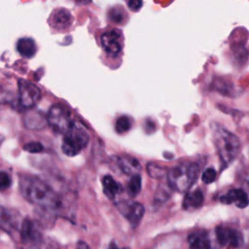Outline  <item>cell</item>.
<instances>
[{
    "mask_svg": "<svg viewBox=\"0 0 249 249\" xmlns=\"http://www.w3.org/2000/svg\"><path fill=\"white\" fill-rule=\"evenodd\" d=\"M19 190L27 201L46 211L54 212L62 206L58 195L37 176L20 175Z\"/></svg>",
    "mask_w": 249,
    "mask_h": 249,
    "instance_id": "cell-1",
    "label": "cell"
},
{
    "mask_svg": "<svg viewBox=\"0 0 249 249\" xmlns=\"http://www.w3.org/2000/svg\"><path fill=\"white\" fill-rule=\"evenodd\" d=\"M211 130L221 165L226 167L239 155L240 141L235 134L217 123H212Z\"/></svg>",
    "mask_w": 249,
    "mask_h": 249,
    "instance_id": "cell-2",
    "label": "cell"
},
{
    "mask_svg": "<svg viewBox=\"0 0 249 249\" xmlns=\"http://www.w3.org/2000/svg\"><path fill=\"white\" fill-rule=\"evenodd\" d=\"M199 166L196 162H182L167 170L168 186L179 193H185L191 189L196 181Z\"/></svg>",
    "mask_w": 249,
    "mask_h": 249,
    "instance_id": "cell-3",
    "label": "cell"
},
{
    "mask_svg": "<svg viewBox=\"0 0 249 249\" xmlns=\"http://www.w3.org/2000/svg\"><path fill=\"white\" fill-rule=\"evenodd\" d=\"M89 140L88 131L78 123L73 122L64 133L61 150L68 157H74L84 150Z\"/></svg>",
    "mask_w": 249,
    "mask_h": 249,
    "instance_id": "cell-4",
    "label": "cell"
},
{
    "mask_svg": "<svg viewBox=\"0 0 249 249\" xmlns=\"http://www.w3.org/2000/svg\"><path fill=\"white\" fill-rule=\"evenodd\" d=\"M124 44V37L123 31L119 28L113 27L106 29L100 35V45L104 53L111 57H118L122 55Z\"/></svg>",
    "mask_w": 249,
    "mask_h": 249,
    "instance_id": "cell-5",
    "label": "cell"
},
{
    "mask_svg": "<svg viewBox=\"0 0 249 249\" xmlns=\"http://www.w3.org/2000/svg\"><path fill=\"white\" fill-rule=\"evenodd\" d=\"M48 124L56 133L64 134L72 124L69 110L60 104L53 105L47 114Z\"/></svg>",
    "mask_w": 249,
    "mask_h": 249,
    "instance_id": "cell-6",
    "label": "cell"
},
{
    "mask_svg": "<svg viewBox=\"0 0 249 249\" xmlns=\"http://www.w3.org/2000/svg\"><path fill=\"white\" fill-rule=\"evenodd\" d=\"M19 236L24 249H42L43 247V234L39 230L37 224L30 219L22 220Z\"/></svg>",
    "mask_w": 249,
    "mask_h": 249,
    "instance_id": "cell-7",
    "label": "cell"
},
{
    "mask_svg": "<svg viewBox=\"0 0 249 249\" xmlns=\"http://www.w3.org/2000/svg\"><path fill=\"white\" fill-rule=\"evenodd\" d=\"M18 99L23 108L34 107L41 99V91L38 87L26 80H18Z\"/></svg>",
    "mask_w": 249,
    "mask_h": 249,
    "instance_id": "cell-8",
    "label": "cell"
},
{
    "mask_svg": "<svg viewBox=\"0 0 249 249\" xmlns=\"http://www.w3.org/2000/svg\"><path fill=\"white\" fill-rule=\"evenodd\" d=\"M116 207L125 217L132 228H136L139 225L145 212L144 206L136 201H119L116 203Z\"/></svg>",
    "mask_w": 249,
    "mask_h": 249,
    "instance_id": "cell-9",
    "label": "cell"
},
{
    "mask_svg": "<svg viewBox=\"0 0 249 249\" xmlns=\"http://www.w3.org/2000/svg\"><path fill=\"white\" fill-rule=\"evenodd\" d=\"M22 221L20 222L19 213L14 209L6 208L0 205V229L12 234L20 230Z\"/></svg>",
    "mask_w": 249,
    "mask_h": 249,
    "instance_id": "cell-10",
    "label": "cell"
},
{
    "mask_svg": "<svg viewBox=\"0 0 249 249\" xmlns=\"http://www.w3.org/2000/svg\"><path fill=\"white\" fill-rule=\"evenodd\" d=\"M215 233L218 242L223 246L231 245L237 248L243 244V235L239 231L235 229L219 226L216 228Z\"/></svg>",
    "mask_w": 249,
    "mask_h": 249,
    "instance_id": "cell-11",
    "label": "cell"
},
{
    "mask_svg": "<svg viewBox=\"0 0 249 249\" xmlns=\"http://www.w3.org/2000/svg\"><path fill=\"white\" fill-rule=\"evenodd\" d=\"M72 22L73 17L65 8L54 9L49 18L50 26L56 31H66L72 25Z\"/></svg>",
    "mask_w": 249,
    "mask_h": 249,
    "instance_id": "cell-12",
    "label": "cell"
},
{
    "mask_svg": "<svg viewBox=\"0 0 249 249\" xmlns=\"http://www.w3.org/2000/svg\"><path fill=\"white\" fill-rule=\"evenodd\" d=\"M224 204H234L238 208H245L249 204V196L242 189H231L219 197Z\"/></svg>",
    "mask_w": 249,
    "mask_h": 249,
    "instance_id": "cell-13",
    "label": "cell"
},
{
    "mask_svg": "<svg viewBox=\"0 0 249 249\" xmlns=\"http://www.w3.org/2000/svg\"><path fill=\"white\" fill-rule=\"evenodd\" d=\"M114 161L116 166L119 168L120 172L126 174V175H134L138 174L141 169V165L139 161L130 157V156H124V157H114Z\"/></svg>",
    "mask_w": 249,
    "mask_h": 249,
    "instance_id": "cell-14",
    "label": "cell"
},
{
    "mask_svg": "<svg viewBox=\"0 0 249 249\" xmlns=\"http://www.w3.org/2000/svg\"><path fill=\"white\" fill-rule=\"evenodd\" d=\"M188 243L191 249H210L211 241L206 231L196 230L188 235Z\"/></svg>",
    "mask_w": 249,
    "mask_h": 249,
    "instance_id": "cell-15",
    "label": "cell"
},
{
    "mask_svg": "<svg viewBox=\"0 0 249 249\" xmlns=\"http://www.w3.org/2000/svg\"><path fill=\"white\" fill-rule=\"evenodd\" d=\"M203 201H204L203 193L199 189H196L193 192L188 193L185 196L183 203H182V207L185 210L198 209L202 206Z\"/></svg>",
    "mask_w": 249,
    "mask_h": 249,
    "instance_id": "cell-16",
    "label": "cell"
},
{
    "mask_svg": "<svg viewBox=\"0 0 249 249\" xmlns=\"http://www.w3.org/2000/svg\"><path fill=\"white\" fill-rule=\"evenodd\" d=\"M16 48L18 53L25 58L33 57L37 52V46L35 41L32 38L28 37L18 39Z\"/></svg>",
    "mask_w": 249,
    "mask_h": 249,
    "instance_id": "cell-17",
    "label": "cell"
},
{
    "mask_svg": "<svg viewBox=\"0 0 249 249\" xmlns=\"http://www.w3.org/2000/svg\"><path fill=\"white\" fill-rule=\"evenodd\" d=\"M128 19L126 11L121 5H115L107 11V20L113 24L124 25Z\"/></svg>",
    "mask_w": 249,
    "mask_h": 249,
    "instance_id": "cell-18",
    "label": "cell"
},
{
    "mask_svg": "<svg viewBox=\"0 0 249 249\" xmlns=\"http://www.w3.org/2000/svg\"><path fill=\"white\" fill-rule=\"evenodd\" d=\"M24 125L29 129H42L47 124V116L44 117L40 112H30L24 117Z\"/></svg>",
    "mask_w": 249,
    "mask_h": 249,
    "instance_id": "cell-19",
    "label": "cell"
},
{
    "mask_svg": "<svg viewBox=\"0 0 249 249\" xmlns=\"http://www.w3.org/2000/svg\"><path fill=\"white\" fill-rule=\"evenodd\" d=\"M103 192L110 199H114L117 195L122 193V186L110 175H105L102 178Z\"/></svg>",
    "mask_w": 249,
    "mask_h": 249,
    "instance_id": "cell-20",
    "label": "cell"
},
{
    "mask_svg": "<svg viewBox=\"0 0 249 249\" xmlns=\"http://www.w3.org/2000/svg\"><path fill=\"white\" fill-rule=\"evenodd\" d=\"M133 120L129 116L123 115L117 119L115 124V129L119 134H124L131 128Z\"/></svg>",
    "mask_w": 249,
    "mask_h": 249,
    "instance_id": "cell-21",
    "label": "cell"
},
{
    "mask_svg": "<svg viewBox=\"0 0 249 249\" xmlns=\"http://www.w3.org/2000/svg\"><path fill=\"white\" fill-rule=\"evenodd\" d=\"M141 186L142 180L140 175L134 174L130 177L129 182L127 184V193L129 194L130 196H136L141 191Z\"/></svg>",
    "mask_w": 249,
    "mask_h": 249,
    "instance_id": "cell-22",
    "label": "cell"
},
{
    "mask_svg": "<svg viewBox=\"0 0 249 249\" xmlns=\"http://www.w3.org/2000/svg\"><path fill=\"white\" fill-rule=\"evenodd\" d=\"M167 170L168 169H166L164 166H160L155 162H150L147 164V172L149 176L156 179L162 178L164 175H166Z\"/></svg>",
    "mask_w": 249,
    "mask_h": 249,
    "instance_id": "cell-23",
    "label": "cell"
},
{
    "mask_svg": "<svg viewBox=\"0 0 249 249\" xmlns=\"http://www.w3.org/2000/svg\"><path fill=\"white\" fill-rule=\"evenodd\" d=\"M23 150L28 152V153H32V154H37V153H41L44 150V146L37 141H31L26 143L23 146Z\"/></svg>",
    "mask_w": 249,
    "mask_h": 249,
    "instance_id": "cell-24",
    "label": "cell"
},
{
    "mask_svg": "<svg viewBox=\"0 0 249 249\" xmlns=\"http://www.w3.org/2000/svg\"><path fill=\"white\" fill-rule=\"evenodd\" d=\"M12 185V177L5 171H0V192L6 191Z\"/></svg>",
    "mask_w": 249,
    "mask_h": 249,
    "instance_id": "cell-25",
    "label": "cell"
},
{
    "mask_svg": "<svg viewBox=\"0 0 249 249\" xmlns=\"http://www.w3.org/2000/svg\"><path fill=\"white\" fill-rule=\"evenodd\" d=\"M216 179V170L212 167L206 168L202 175H201V180L204 184H211L213 181Z\"/></svg>",
    "mask_w": 249,
    "mask_h": 249,
    "instance_id": "cell-26",
    "label": "cell"
},
{
    "mask_svg": "<svg viewBox=\"0 0 249 249\" xmlns=\"http://www.w3.org/2000/svg\"><path fill=\"white\" fill-rule=\"evenodd\" d=\"M127 8L131 12H138L143 6V0H124Z\"/></svg>",
    "mask_w": 249,
    "mask_h": 249,
    "instance_id": "cell-27",
    "label": "cell"
},
{
    "mask_svg": "<svg viewBox=\"0 0 249 249\" xmlns=\"http://www.w3.org/2000/svg\"><path fill=\"white\" fill-rule=\"evenodd\" d=\"M143 129L147 134H152L156 131L157 125L152 119H146L143 124Z\"/></svg>",
    "mask_w": 249,
    "mask_h": 249,
    "instance_id": "cell-28",
    "label": "cell"
},
{
    "mask_svg": "<svg viewBox=\"0 0 249 249\" xmlns=\"http://www.w3.org/2000/svg\"><path fill=\"white\" fill-rule=\"evenodd\" d=\"M244 187H245V192L248 194L249 196V173H247L245 176H244Z\"/></svg>",
    "mask_w": 249,
    "mask_h": 249,
    "instance_id": "cell-29",
    "label": "cell"
},
{
    "mask_svg": "<svg viewBox=\"0 0 249 249\" xmlns=\"http://www.w3.org/2000/svg\"><path fill=\"white\" fill-rule=\"evenodd\" d=\"M77 249H90V247L84 241H79L77 243Z\"/></svg>",
    "mask_w": 249,
    "mask_h": 249,
    "instance_id": "cell-30",
    "label": "cell"
},
{
    "mask_svg": "<svg viewBox=\"0 0 249 249\" xmlns=\"http://www.w3.org/2000/svg\"><path fill=\"white\" fill-rule=\"evenodd\" d=\"M75 1V3L76 4H78V5H82V6H84V5H88V4H89L90 2H91V0H74Z\"/></svg>",
    "mask_w": 249,
    "mask_h": 249,
    "instance_id": "cell-31",
    "label": "cell"
},
{
    "mask_svg": "<svg viewBox=\"0 0 249 249\" xmlns=\"http://www.w3.org/2000/svg\"><path fill=\"white\" fill-rule=\"evenodd\" d=\"M107 249H121V248H119V247H118V245H117L114 241H112V242L109 244V246H108V248H107ZM122 249H130V248L124 247V248H122Z\"/></svg>",
    "mask_w": 249,
    "mask_h": 249,
    "instance_id": "cell-32",
    "label": "cell"
},
{
    "mask_svg": "<svg viewBox=\"0 0 249 249\" xmlns=\"http://www.w3.org/2000/svg\"><path fill=\"white\" fill-rule=\"evenodd\" d=\"M3 139H4V138H3V136H2V135H1V134H0V146H1V144H2V142H3Z\"/></svg>",
    "mask_w": 249,
    "mask_h": 249,
    "instance_id": "cell-33",
    "label": "cell"
}]
</instances>
